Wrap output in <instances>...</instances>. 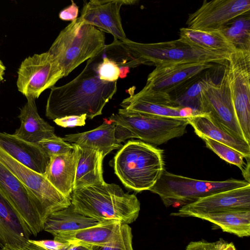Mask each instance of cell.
Here are the masks:
<instances>
[{"label":"cell","mask_w":250,"mask_h":250,"mask_svg":"<svg viewBox=\"0 0 250 250\" xmlns=\"http://www.w3.org/2000/svg\"><path fill=\"white\" fill-rule=\"evenodd\" d=\"M102 53L87 60L84 68L73 80L51 88L45 108L48 119L85 114L92 119L102 114L104 106L116 93L117 86V81L100 79L97 67Z\"/></svg>","instance_id":"1"},{"label":"cell","mask_w":250,"mask_h":250,"mask_svg":"<svg viewBox=\"0 0 250 250\" xmlns=\"http://www.w3.org/2000/svg\"><path fill=\"white\" fill-rule=\"evenodd\" d=\"M71 203L78 212L98 222L115 220L129 225L136 221L140 210L135 194L105 182L73 190Z\"/></svg>","instance_id":"2"},{"label":"cell","mask_w":250,"mask_h":250,"mask_svg":"<svg viewBox=\"0 0 250 250\" xmlns=\"http://www.w3.org/2000/svg\"><path fill=\"white\" fill-rule=\"evenodd\" d=\"M111 163L125 187L137 192L149 190L165 169L163 150L140 140L128 141Z\"/></svg>","instance_id":"3"},{"label":"cell","mask_w":250,"mask_h":250,"mask_svg":"<svg viewBox=\"0 0 250 250\" xmlns=\"http://www.w3.org/2000/svg\"><path fill=\"white\" fill-rule=\"evenodd\" d=\"M104 32L81 17L61 30L47 51L62 70L64 77L105 47Z\"/></svg>","instance_id":"4"},{"label":"cell","mask_w":250,"mask_h":250,"mask_svg":"<svg viewBox=\"0 0 250 250\" xmlns=\"http://www.w3.org/2000/svg\"><path fill=\"white\" fill-rule=\"evenodd\" d=\"M116 125L115 137L120 142L138 138L159 146L184 135L189 125L188 118H176L140 113L120 108L108 118Z\"/></svg>","instance_id":"5"},{"label":"cell","mask_w":250,"mask_h":250,"mask_svg":"<svg viewBox=\"0 0 250 250\" xmlns=\"http://www.w3.org/2000/svg\"><path fill=\"white\" fill-rule=\"evenodd\" d=\"M122 46L140 64L159 65L192 62L224 65L229 57L194 48L179 39L155 43H141L127 38Z\"/></svg>","instance_id":"6"},{"label":"cell","mask_w":250,"mask_h":250,"mask_svg":"<svg viewBox=\"0 0 250 250\" xmlns=\"http://www.w3.org/2000/svg\"><path fill=\"white\" fill-rule=\"evenodd\" d=\"M250 185L233 178L222 181L195 179L163 170L149 190L160 197L166 207L184 206L208 195Z\"/></svg>","instance_id":"7"},{"label":"cell","mask_w":250,"mask_h":250,"mask_svg":"<svg viewBox=\"0 0 250 250\" xmlns=\"http://www.w3.org/2000/svg\"><path fill=\"white\" fill-rule=\"evenodd\" d=\"M200 112L220 129L246 141L236 117L225 66L219 81L214 82L211 75L207 80L201 92Z\"/></svg>","instance_id":"8"},{"label":"cell","mask_w":250,"mask_h":250,"mask_svg":"<svg viewBox=\"0 0 250 250\" xmlns=\"http://www.w3.org/2000/svg\"><path fill=\"white\" fill-rule=\"evenodd\" d=\"M223 65L237 121L250 144V50L236 49Z\"/></svg>","instance_id":"9"},{"label":"cell","mask_w":250,"mask_h":250,"mask_svg":"<svg viewBox=\"0 0 250 250\" xmlns=\"http://www.w3.org/2000/svg\"><path fill=\"white\" fill-rule=\"evenodd\" d=\"M0 161L33 195L42 210L43 223L53 212L71 205V198L65 196L55 188L44 174L19 163L0 148Z\"/></svg>","instance_id":"10"},{"label":"cell","mask_w":250,"mask_h":250,"mask_svg":"<svg viewBox=\"0 0 250 250\" xmlns=\"http://www.w3.org/2000/svg\"><path fill=\"white\" fill-rule=\"evenodd\" d=\"M0 193L10 205L31 235L43 230V218L32 193L0 161Z\"/></svg>","instance_id":"11"},{"label":"cell","mask_w":250,"mask_h":250,"mask_svg":"<svg viewBox=\"0 0 250 250\" xmlns=\"http://www.w3.org/2000/svg\"><path fill=\"white\" fill-rule=\"evenodd\" d=\"M64 77L58 63L47 51L25 58L18 71V90L26 98L37 99Z\"/></svg>","instance_id":"12"},{"label":"cell","mask_w":250,"mask_h":250,"mask_svg":"<svg viewBox=\"0 0 250 250\" xmlns=\"http://www.w3.org/2000/svg\"><path fill=\"white\" fill-rule=\"evenodd\" d=\"M250 0H205L188 15V28L201 31L220 30L237 18L249 14Z\"/></svg>","instance_id":"13"},{"label":"cell","mask_w":250,"mask_h":250,"mask_svg":"<svg viewBox=\"0 0 250 250\" xmlns=\"http://www.w3.org/2000/svg\"><path fill=\"white\" fill-rule=\"evenodd\" d=\"M214 66L213 63L209 62L157 66L148 75L146 84L140 91L160 92L169 95Z\"/></svg>","instance_id":"14"},{"label":"cell","mask_w":250,"mask_h":250,"mask_svg":"<svg viewBox=\"0 0 250 250\" xmlns=\"http://www.w3.org/2000/svg\"><path fill=\"white\" fill-rule=\"evenodd\" d=\"M250 210V185L219 192L182 206L171 215L194 217L229 210Z\"/></svg>","instance_id":"15"},{"label":"cell","mask_w":250,"mask_h":250,"mask_svg":"<svg viewBox=\"0 0 250 250\" xmlns=\"http://www.w3.org/2000/svg\"><path fill=\"white\" fill-rule=\"evenodd\" d=\"M137 2L128 0L85 1L80 17L87 23L111 34L114 40L122 42L127 38L122 23L120 9L123 5L134 4Z\"/></svg>","instance_id":"16"},{"label":"cell","mask_w":250,"mask_h":250,"mask_svg":"<svg viewBox=\"0 0 250 250\" xmlns=\"http://www.w3.org/2000/svg\"><path fill=\"white\" fill-rule=\"evenodd\" d=\"M120 105L129 111L170 118H188L200 114L191 109L176 105L169 94L160 92L130 94Z\"/></svg>","instance_id":"17"},{"label":"cell","mask_w":250,"mask_h":250,"mask_svg":"<svg viewBox=\"0 0 250 250\" xmlns=\"http://www.w3.org/2000/svg\"><path fill=\"white\" fill-rule=\"evenodd\" d=\"M122 224L115 220L104 221L83 229L58 233L54 239L63 244L88 247L106 246L116 238Z\"/></svg>","instance_id":"18"},{"label":"cell","mask_w":250,"mask_h":250,"mask_svg":"<svg viewBox=\"0 0 250 250\" xmlns=\"http://www.w3.org/2000/svg\"><path fill=\"white\" fill-rule=\"evenodd\" d=\"M0 148L23 166L44 174L50 158L38 144L25 141L14 134L0 132Z\"/></svg>","instance_id":"19"},{"label":"cell","mask_w":250,"mask_h":250,"mask_svg":"<svg viewBox=\"0 0 250 250\" xmlns=\"http://www.w3.org/2000/svg\"><path fill=\"white\" fill-rule=\"evenodd\" d=\"M77 164V152L74 148L67 153L50 157L44 174L55 188L70 198L73 191Z\"/></svg>","instance_id":"20"},{"label":"cell","mask_w":250,"mask_h":250,"mask_svg":"<svg viewBox=\"0 0 250 250\" xmlns=\"http://www.w3.org/2000/svg\"><path fill=\"white\" fill-rule=\"evenodd\" d=\"M115 129L114 123L104 118L103 124L93 130L66 135L62 139L65 142L98 150L105 157L114 149L123 146L116 138Z\"/></svg>","instance_id":"21"},{"label":"cell","mask_w":250,"mask_h":250,"mask_svg":"<svg viewBox=\"0 0 250 250\" xmlns=\"http://www.w3.org/2000/svg\"><path fill=\"white\" fill-rule=\"evenodd\" d=\"M77 152V164L73 190L105 182L102 168L103 153L72 144Z\"/></svg>","instance_id":"22"},{"label":"cell","mask_w":250,"mask_h":250,"mask_svg":"<svg viewBox=\"0 0 250 250\" xmlns=\"http://www.w3.org/2000/svg\"><path fill=\"white\" fill-rule=\"evenodd\" d=\"M26 99L27 102L18 116L21 125L14 134L22 140L35 144L54 136V127L39 115L36 99L32 97Z\"/></svg>","instance_id":"23"},{"label":"cell","mask_w":250,"mask_h":250,"mask_svg":"<svg viewBox=\"0 0 250 250\" xmlns=\"http://www.w3.org/2000/svg\"><path fill=\"white\" fill-rule=\"evenodd\" d=\"M31 234L5 198L0 193V248L20 246Z\"/></svg>","instance_id":"24"},{"label":"cell","mask_w":250,"mask_h":250,"mask_svg":"<svg viewBox=\"0 0 250 250\" xmlns=\"http://www.w3.org/2000/svg\"><path fill=\"white\" fill-rule=\"evenodd\" d=\"M179 39L194 48L227 57L236 49L221 30L207 31L182 27Z\"/></svg>","instance_id":"25"},{"label":"cell","mask_w":250,"mask_h":250,"mask_svg":"<svg viewBox=\"0 0 250 250\" xmlns=\"http://www.w3.org/2000/svg\"><path fill=\"white\" fill-rule=\"evenodd\" d=\"M188 120L199 137L204 136L224 144L241 153L247 160H250V144L217 127L206 114L193 115Z\"/></svg>","instance_id":"26"},{"label":"cell","mask_w":250,"mask_h":250,"mask_svg":"<svg viewBox=\"0 0 250 250\" xmlns=\"http://www.w3.org/2000/svg\"><path fill=\"white\" fill-rule=\"evenodd\" d=\"M98 223L94 219L78 212L71 204L50 214L44 221L43 230L54 236L60 233L83 229Z\"/></svg>","instance_id":"27"},{"label":"cell","mask_w":250,"mask_h":250,"mask_svg":"<svg viewBox=\"0 0 250 250\" xmlns=\"http://www.w3.org/2000/svg\"><path fill=\"white\" fill-rule=\"evenodd\" d=\"M195 217L218 226L224 231L239 237L250 235V210H229L200 214Z\"/></svg>","instance_id":"28"},{"label":"cell","mask_w":250,"mask_h":250,"mask_svg":"<svg viewBox=\"0 0 250 250\" xmlns=\"http://www.w3.org/2000/svg\"><path fill=\"white\" fill-rule=\"evenodd\" d=\"M211 69L195 77L185 86L169 94L177 106L188 108L200 113L201 92L208 78L211 75Z\"/></svg>","instance_id":"29"},{"label":"cell","mask_w":250,"mask_h":250,"mask_svg":"<svg viewBox=\"0 0 250 250\" xmlns=\"http://www.w3.org/2000/svg\"><path fill=\"white\" fill-rule=\"evenodd\" d=\"M220 30L236 49L250 50L249 15L237 18Z\"/></svg>","instance_id":"30"},{"label":"cell","mask_w":250,"mask_h":250,"mask_svg":"<svg viewBox=\"0 0 250 250\" xmlns=\"http://www.w3.org/2000/svg\"><path fill=\"white\" fill-rule=\"evenodd\" d=\"M205 142L207 147L212 150L221 159L227 163L238 167L242 171L244 168L245 163L244 156L233 148L208 138L200 137Z\"/></svg>","instance_id":"31"},{"label":"cell","mask_w":250,"mask_h":250,"mask_svg":"<svg viewBox=\"0 0 250 250\" xmlns=\"http://www.w3.org/2000/svg\"><path fill=\"white\" fill-rule=\"evenodd\" d=\"M132 229L128 224L122 223L119 233L114 241L106 246L91 247V250H134Z\"/></svg>","instance_id":"32"},{"label":"cell","mask_w":250,"mask_h":250,"mask_svg":"<svg viewBox=\"0 0 250 250\" xmlns=\"http://www.w3.org/2000/svg\"><path fill=\"white\" fill-rule=\"evenodd\" d=\"M38 145L44 153L50 158L67 153L74 149L72 145L64 141L62 138L54 136L40 141Z\"/></svg>","instance_id":"33"},{"label":"cell","mask_w":250,"mask_h":250,"mask_svg":"<svg viewBox=\"0 0 250 250\" xmlns=\"http://www.w3.org/2000/svg\"><path fill=\"white\" fill-rule=\"evenodd\" d=\"M102 54L103 52L97 67L100 79L108 82H116L120 75L119 63L114 59L103 56Z\"/></svg>","instance_id":"34"},{"label":"cell","mask_w":250,"mask_h":250,"mask_svg":"<svg viewBox=\"0 0 250 250\" xmlns=\"http://www.w3.org/2000/svg\"><path fill=\"white\" fill-rule=\"evenodd\" d=\"M227 243L222 239L214 242L192 241L187 245L186 250H221Z\"/></svg>","instance_id":"35"},{"label":"cell","mask_w":250,"mask_h":250,"mask_svg":"<svg viewBox=\"0 0 250 250\" xmlns=\"http://www.w3.org/2000/svg\"><path fill=\"white\" fill-rule=\"evenodd\" d=\"M87 119L85 114L81 115H70L56 119L53 121L58 125L63 127H73L83 126Z\"/></svg>","instance_id":"36"},{"label":"cell","mask_w":250,"mask_h":250,"mask_svg":"<svg viewBox=\"0 0 250 250\" xmlns=\"http://www.w3.org/2000/svg\"><path fill=\"white\" fill-rule=\"evenodd\" d=\"M33 244L46 250H65L69 244H63L53 240H29Z\"/></svg>","instance_id":"37"},{"label":"cell","mask_w":250,"mask_h":250,"mask_svg":"<svg viewBox=\"0 0 250 250\" xmlns=\"http://www.w3.org/2000/svg\"><path fill=\"white\" fill-rule=\"evenodd\" d=\"M71 4L60 11L59 18L64 21H73L77 18L79 13V7L76 3L71 0Z\"/></svg>","instance_id":"38"},{"label":"cell","mask_w":250,"mask_h":250,"mask_svg":"<svg viewBox=\"0 0 250 250\" xmlns=\"http://www.w3.org/2000/svg\"><path fill=\"white\" fill-rule=\"evenodd\" d=\"M0 250H46L28 241L20 246H5Z\"/></svg>","instance_id":"39"},{"label":"cell","mask_w":250,"mask_h":250,"mask_svg":"<svg viewBox=\"0 0 250 250\" xmlns=\"http://www.w3.org/2000/svg\"><path fill=\"white\" fill-rule=\"evenodd\" d=\"M243 175L245 178V181L250 182V160H247V164L246 167H244L243 170L242 171Z\"/></svg>","instance_id":"40"},{"label":"cell","mask_w":250,"mask_h":250,"mask_svg":"<svg viewBox=\"0 0 250 250\" xmlns=\"http://www.w3.org/2000/svg\"><path fill=\"white\" fill-rule=\"evenodd\" d=\"M65 250H91V247L69 245L68 247Z\"/></svg>","instance_id":"41"},{"label":"cell","mask_w":250,"mask_h":250,"mask_svg":"<svg viewBox=\"0 0 250 250\" xmlns=\"http://www.w3.org/2000/svg\"><path fill=\"white\" fill-rule=\"evenodd\" d=\"M129 68L130 67L128 66L120 67L119 78L121 79L125 78L129 72Z\"/></svg>","instance_id":"42"},{"label":"cell","mask_w":250,"mask_h":250,"mask_svg":"<svg viewBox=\"0 0 250 250\" xmlns=\"http://www.w3.org/2000/svg\"><path fill=\"white\" fill-rule=\"evenodd\" d=\"M5 70V66L0 60V83L1 81L3 80V76L4 75Z\"/></svg>","instance_id":"43"},{"label":"cell","mask_w":250,"mask_h":250,"mask_svg":"<svg viewBox=\"0 0 250 250\" xmlns=\"http://www.w3.org/2000/svg\"><path fill=\"white\" fill-rule=\"evenodd\" d=\"M221 250H236V249L232 243H227Z\"/></svg>","instance_id":"44"}]
</instances>
